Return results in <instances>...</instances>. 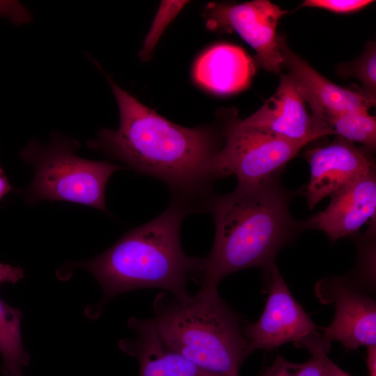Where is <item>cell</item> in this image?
Returning a JSON list of instances; mask_svg holds the SVG:
<instances>
[{
	"label": "cell",
	"instance_id": "8fae6325",
	"mask_svg": "<svg viewBox=\"0 0 376 376\" xmlns=\"http://www.w3.org/2000/svg\"><path fill=\"white\" fill-rule=\"evenodd\" d=\"M310 180L304 194L310 209L320 201L375 170L373 160L354 144L338 137L306 152Z\"/></svg>",
	"mask_w": 376,
	"mask_h": 376
},
{
	"label": "cell",
	"instance_id": "e0dca14e",
	"mask_svg": "<svg viewBox=\"0 0 376 376\" xmlns=\"http://www.w3.org/2000/svg\"><path fill=\"white\" fill-rule=\"evenodd\" d=\"M296 346L306 348L311 354L308 361L294 363L277 355L273 363L260 376H329L324 359L331 343L317 331L301 340Z\"/></svg>",
	"mask_w": 376,
	"mask_h": 376
},
{
	"label": "cell",
	"instance_id": "ba28073f",
	"mask_svg": "<svg viewBox=\"0 0 376 376\" xmlns=\"http://www.w3.org/2000/svg\"><path fill=\"white\" fill-rule=\"evenodd\" d=\"M286 10L267 0L238 4L210 3L205 17L212 31H235L256 52V61L265 70L277 73L283 58L276 34Z\"/></svg>",
	"mask_w": 376,
	"mask_h": 376
},
{
	"label": "cell",
	"instance_id": "603a6c76",
	"mask_svg": "<svg viewBox=\"0 0 376 376\" xmlns=\"http://www.w3.org/2000/svg\"><path fill=\"white\" fill-rule=\"evenodd\" d=\"M366 365L368 376H376V345L366 347Z\"/></svg>",
	"mask_w": 376,
	"mask_h": 376
},
{
	"label": "cell",
	"instance_id": "9c48e42d",
	"mask_svg": "<svg viewBox=\"0 0 376 376\" xmlns=\"http://www.w3.org/2000/svg\"><path fill=\"white\" fill-rule=\"evenodd\" d=\"M264 272L268 291L264 311L258 320L243 325L251 354L289 342L296 345L318 329L292 296L276 264Z\"/></svg>",
	"mask_w": 376,
	"mask_h": 376
},
{
	"label": "cell",
	"instance_id": "52a82bcc",
	"mask_svg": "<svg viewBox=\"0 0 376 376\" xmlns=\"http://www.w3.org/2000/svg\"><path fill=\"white\" fill-rule=\"evenodd\" d=\"M373 288L356 276H331L318 281L315 293L323 304H332L335 313L322 329V338L338 341L347 350L376 345V301Z\"/></svg>",
	"mask_w": 376,
	"mask_h": 376
},
{
	"label": "cell",
	"instance_id": "5b68a950",
	"mask_svg": "<svg viewBox=\"0 0 376 376\" xmlns=\"http://www.w3.org/2000/svg\"><path fill=\"white\" fill-rule=\"evenodd\" d=\"M77 148L76 140L54 138L47 145L29 142L21 151V159L34 169L32 181L24 191L29 203L63 201L109 212L106 185L114 172L125 167L79 157L75 152Z\"/></svg>",
	"mask_w": 376,
	"mask_h": 376
},
{
	"label": "cell",
	"instance_id": "484cf974",
	"mask_svg": "<svg viewBox=\"0 0 376 376\" xmlns=\"http://www.w3.org/2000/svg\"><path fill=\"white\" fill-rule=\"evenodd\" d=\"M3 6L1 1H0V17L3 14Z\"/></svg>",
	"mask_w": 376,
	"mask_h": 376
},
{
	"label": "cell",
	"instance_id": "5bb4252c",
	"mask_svg": "<svg viewBox=\"0 0 376 376\" xmlns=\"http://www.w3.org/2000/svg\"><path fill=\"white\" fill-rule=\"evenodd\" d=\"M127 324L136 336L120 340L118 346L138 361L139 376H224L203 368L168 347L151 318H131Z\"/></svg>",
	"mask_w": 376,
	"mask_h": 376
},
{
	"label": "cell",
	"instance_id": "2e32d148",
	"mask_svg": "<svg viewBox=\"0 0 376 376\" xmlns=\"http://www.w3.org/2000/svg\"><path fill=\"white\" fill-rule=\"evenodd\" d=\"M22 312L0 299L1 372L4 376H24L22 368L29 364L30 356L22 342Z\"/></svg>",
	"mask_w": 376,
	"mask_h": 376
},
{
	"label": "cell",
	"instance_id": "ac0fdd59",
	"mask_svg": "<svg viewBox=\"0 0 376 376\" xmlns=\"http://www.w3.org/2000/svg\"><path fill=\"white\" fill-rule=\"evenodd\" d=\"M326 124L335 134L373 150L376 145V120L368 110L356 109L328 116Z\"/></svg>",
	"mask_w": 376,
	"mask_h": 376
},
{
	"label": "cell",
	"instance_id": "44dd1931",
	"mask_svg": "<svg viewBox=\"0 0 376 376\" xmlns=\"http://www.w3.org/2000/svg\"><path fill=\"white\" fill-rule=\"evenodd\" d=\"M373 2L370 0H306L301 6L319 8L337 13H350L361 10Z\"/></svg>",
	"mask_w": 376,
	"mask_h": 376
},
{
	"label": "cell",
	"instance_id": "7a4b0ae2",
	"mask_svg": "<svg viewBox=\"0 0 376 376\" xmlns=\"http://www.w3.org/2000/svg\"><path fill=\"white\" fill-rule=\"evenodd\" d=\"M290 193L276 178L252 185H239L231 193L213 194L206 211L213 217L215 236L204 258L202 289H217L228 275L244 269L267 270L279 251L304 229L288 206Z\"/></svg>",
	"mask_w": 376,
	"mask_h": 376
},
{
	"label": "cell",
	"instance_id": "3957f363",
	"mask_svg": "<svg viewBox=\"0 0 376 376\" xmlns=\"http://www.w3.org/2000/svg\"><path fill=\"white\" fill-rule=\"evenodd\" d=\"M190 213L185 204L171 200L156 218L130 230L99 256L72 267L84 268L96 279L102 303L141 288L162 289L187 298L188 281H201L204 269V258L187 256L180 243L181 224Z\"/></svg>",
	"mask_w": 376,
	"mask_h": 376
},
{
	"label": "cell",
	"instance_id": "4fadbf2b",
	"mask_svg": "<svg viewBox=\"0 0 376 376\" xmlns=\"http://www.w3.org/2000/svg\"><path fill=\"white\" fill-rule=\"evenodd\" d=\"M279 43L283 64L290 69V75L311 108L312 115L322 127L330 130L325 121L328 116L356 109L368 111L375 105V97L336 85L291 51L281 37Z\"/></svg>",
	"mask_w": 376,
	"mask_h": 376
},
{
	"label": "cell",
	"instance_id": "d6986e66",
	"mask_svg": "<svg viewBox=\"0 0 376 376\" xmlns=\"http://www.w3.org/2000/svg\"><path fill=\"white\" fill-rule=\"evenodd\" d=\"M187 1H162L151 27L146 37L139 56L142 61L149 58L163 32L177 16Z\"/></svg>",
	"mask_w": 376,
	"mask_h": 376
},
{
	"label": "cell",
	"instance_id": "7c38bea8",
	"mask_svg": "<svg viewBox=\"0 0 376 376\" xmlns=\"http://www.w3.org/2000/svg\"><path fill=\"white\" fill-rule=\"evenodd\" d=\"M327 207L303 221L304 229L325 233L332 242L356 235L365 224L375 220V170L354 180L332 195Z\"/></svg>",
	"mask_w": 376,
	"mask_h": 376
},
{
	"label": "cell",
	"instance_id": "7402d4cb",
	"mask_svg": "<svg viewBox=\"0 0 376 376\" xmlns=\"http://www.w3.org/2000/svg\"><path fill=\"white\" fill-rule=\"evenodd\" d=\"M23 277L24 271L20 267L0 263V284L6 282L15 284Z\"/></svg>",
	"mask_w": 376,
	"mask_h": 376
},
{
	"label": "cell",
	"instance_id": "9a60e30c",
	"mask_svg": "<svg viewBox=\"0 0 376 376\" xmlns=\"http://www.w3.org/2000/svg\"><path fill=\"white\" fill-rule=\"evenodd\" d=\"M255 71L253 61L242 48L221 43L201 55L194 65V77L208 91L230 94L246 88Z\"/></svg>",
	"mask_w": 376,
	"mask_h": 376
},
{
	"label": "cell",
	"instance_id": "6da1fadb",
	"mask_svg": "<svg viewBox=\"0 0 376 376\" xmlns=\"http://www.w3.org/2000/svg\"><path fill=\"white\" fill-rule=\"evenodd\" d=\"M120 116L118 128L102 130L90 147L120 160L136 172L165 183L172 200L193 212H206L219 178L218 148L209 127H185L164 118L111 79Z\"/></svg>",
	"mask_w": 376,
	"mask_h": 376
},
{
	"label": "cell",
	"instance_id": "ffe728a7",
	"mask_svg": "<svg viewBox=\"0 0 376 376\" xmlns=\"http://www.w3.org/2000/svg\"><path fill=\"white\" fill-rule=\"evenodd\" d=\"M345 76H354L365 87L366 93L375 97L376 90V49L370 42L363 54L355 61L340 68Z\"/></svg>",
	"mask_w": 376,
	"mask_h": 376
},
{
	"label": "cell",
	"instance_id": "8992f818",
	"mask_svg": "<svg viewBox=\"0 0 376 376\" xmlns=\"http://www.w3.org/2000/svg\"><path fill=\"white\" fill-rule=\"evenodd\" d=\"M304 146L233 120L226 127L215 170L219 178L235 175L239 185H258L275 178Z\"/></svg>",
	"mask_w": 376,
	"mask_h": 376
},
{
	"label": "cell",
	"instance_id": "d4e9b609",
	"mask_svg": "<svg viewBox=\"0 0 376 376\" xmlns=\"http://www.w3.org/2000/svg\"><path fill=\"white\" fill-rule=\"evenodd\" d=\"M13 189L8 179L0 166V200Z\"/></svg>",
	"mask_w": 376,
	"mask_h": 376
},
{
	"label": "cell",
	"instance_id": "cb8c5ba5",
	"mask_svg": "<svg viewBox=\"0 0 376 376\" xmlns=\"http://www.w3.org/2000/svg\"><path fill=\"white\" fill-rule=\"evenodd\" d=\"M324 362L329 376H352L338 366L333 361L330 359L328 355L325 357Z\"/></svg>",
	"mask_w": 376,
	"mask_h": 376
},
{
	"label": "cell",
	"instance_id": "277c9868",
	"mask_svg": "<svg viewBox=\"0 0 376 376\" xmlns=\"http://www.w3.org/2000/svg\"><path fill=\"white\" fill-rule=\"evenodd\" d=\"M153 311L152 322L168 347L210 372L240 376L249 342L241 318L217 289L200 288L187 298L162 292Z\"/></svg>",
	"mask_w": 376,
	"mask_h": 376
},
{
	"label": "cell",
	"instance_id": "30bf717a",
	"mask_svg": "<svg viewBox=\"0 0 376 376\" xmlns=\"http://www.w3.org/2000/svg\"><path fill=\"white\" fill-rule=\"evenodd\" d=\"M306 101L290 75L281 77L275 93L255 113L240 120L246 126L304 144L334 133L324 129L307 110Z\"/></svg>",
	"mask_w": 376,
	"mask_h": 376
}]
</instances>
